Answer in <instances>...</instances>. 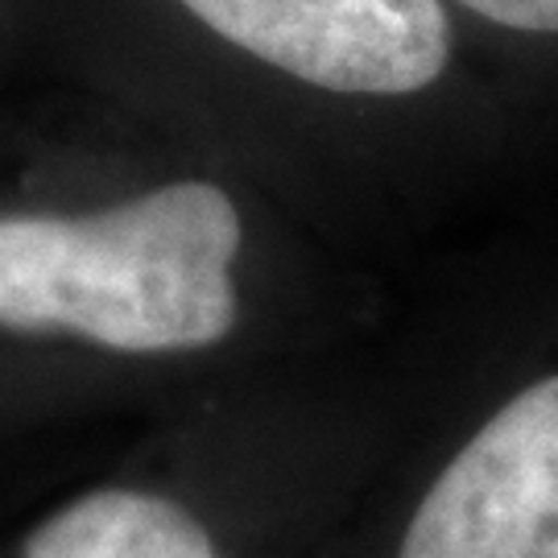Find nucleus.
I'll return each mask as SVG.
<instances>
[{
  "instance_id": "nucleus-1",
  "label": "nucleus",
  "mask_w": 558,
  "mask_h": 558,
  "mask_svg": "<svg viewBox=\"0 0 558 558\" xmlns=\"http://www.w3.org/2000/svg\"><path fill=\"white\" fill-rule=\"evenodd\" d=\"M240 211L216 182H170L96 211H0V331L154 356L236 323Z\"/></svg>"
},
{
  "instance_id": "nucleus-2",
  "label": "nucleus",
  "mask_w": 558,
  "mask_h": 558,
  "mask_svg": "<svg viewBox=\"0 0 558 558\" xmlns=\"http://www.w3.org/2000/svg\"><path fill=\"white\" fill-rule=\"evenodd\" d=\"M244 54L343 96H410L451 59L442 0H182Z\"/></svg>"
},
{
  "instance_id": "nucleus-3",
  "label": "nucleus",
  "mask_w": 558,
  "mask_h": 558,
  "mask_svg": "<svg viewBox=\"0 0 558 558\" xmlns=\"http://www.w3.org/2000/svg\"><path fill=\"white\" fill-rule=\"evenodd\" d=\"M398 558H558V377L500 405L442 468Z\"/></svg>"
},
{
  "instance_id": "nucleus-4",
  "label": "nucleus",
  "mask_w": 558,
  "mask_h": 558,
  "mask_svg": "<svg viewBox=\"0 0 558 558\" xmlns=\"http://www.w3.org/2000/svg\"><path fill=\"white\" fill-rule=\"evenodd\" d=\"M17 558H220L195 513L137 488H92L17 538Z\"/></svg>"
},
{
  "instance_id": "nucleus-5",
  "label": "nucleus",
  "mask_w": 558,
  "mask_h": 558,
  "mask_svg": "<svg viewBox=\"0 0 558 558\" xmlns=\"http://www.w3.org/2000/svg\"><path fill=\"white\" fill-rule=\"evenodd\" d=\"M484 21L525 34H558V0H459Z\"/></svg>"
}]
</instances>
